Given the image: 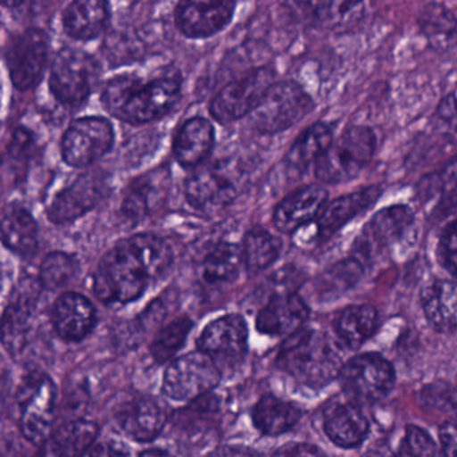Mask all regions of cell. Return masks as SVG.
<instances>
[{
    "mask_svg": "<svg viewBox=\"0 0 457 457\" xmlns=\"http://www.w3.org/2000/svg\"><path fill=\"white\" fill-rule=\"evenodd\" d=\"M128 240L145 264L152 280L160 279L170 271L173 263V250L164 237L145 232L133 235Z\"/></svg>",
    "mask_w": 457,
    "mask_h": 457,
    "instance_id": "d590c367",
    "label": "cell"
},
{
    "mask_svg": "<svg viewBox=\"0 0 457 457\" xmlns=\"http://www.w3.org/2000/svg\"><path fill=\"white\" fill-rule=\"evenodd\" d=\"M98 79L100 65L89 53L65 47L53 60L50 92L61 105L79 111L89 100Z\"/></svg>",
    "mask_w": 457,
    "mask_h": 457,
    "instance_id": "5b68a950",
    "label": "cell"
},
{
    "mask_svg": "<svg viewBox=\"0 0 457 457\" xmlns=\"http://www.w3.org/2000/svg\"><path fill=\"white\" fill-rule=\"evenodd\" d=\"M414 215L408 205H393L379 211L358 237L355 251L368 256L373 251L389 247L403 237L413 223Z\"/></svg>",
    "mask_w": 457,
    "mask_h": 457,
    "instance_id": "603a6c76",
    "label": "cell"
},
{
    "mask_svg": "<svg viewBox=\"0 0 457 457\" xmlns=\"http://www.w3.org/2000/svg\"><path fill=\"white\" fill-rule=\"evenodd\" d=\"M339 381L350 397L362 403H374L392 389L395 370L382 355L365 353L344 363Z\"/></svg>",
    "mask_w": 457,
    "mask_h": 457,
    "instance_id": "4fadbf2b",
    "label": "cell"
},
{
    "mask_svg": "<svg viewBox=\"0 0 457 457\" xmlns=\"http://www.w3.org/2000/svg\"><path fill=\"white\" fill-rule=\"evenodd\" d=\"M39 288H42L39 280H23L15 288L10 303L4 310L2 320V344L12 357L22 354L30 341Z\"/></svg>",
    "mask_w": 457,
    "mask_h": 457,
    "instance_id": "9a60e30c",
    "label": "cell"
},
{
    "mask_svg": "<svg viewBox=\"0 0 457 457\" xmlns=\"http://www.w3.org/2000/svg\"><path fill=\"white\" fill-rule=\"evenodd\" d=\"M436 187L445 204L457 203V156L446 162L436 180Z\"/></svg>",
    "mask_w": 457,
    "mask_h": 457,
    "instance_id": "7bdbcfd3",
    "label": "cell"
},
{
    "mask_svg": "<svg viewBox=\"0 0 457 457\" xmlns=\"http://www.w3.org/2000/svg\"><path fill=\"white\" fill-rule=\"evenodd\" d=\"M200 352L210 355L219 368L237 363L248 352V325L239 314H227L205 326L197 338Z\"/></svg>",
    "mask_w": 457,
    "mask_h": 457,
    "instance_id": "2e32d148",
    "label": "cell"
},
{
    "mask_svg": "<svg viewBox=\"0 0 457 457\" xmlns=\"http://www.w3.org/2000/svg\"><path fill=\"white\" fill-rule=\"evenodd\" d=\"M301 416L302 411L295 403L271 395L259 398L251 413L253 427L264 436H280L288 432L298 424Z\"/></svg>",
    "mask_w": 457,
    "mask_h": 457,
    "instance_id": "f546056e",
    "label": "cell"
},
{
    "mask_svg": "<svg viewBox=\"0 0 457 457\" xmlns=\"http://www.w3.org/2000/svg\"><path fill=\"white\" fill-rule=\"evenodd\" d=\"M309 14L317 25L325 28L338 29L349 26L350 23L360 20L363 12L362 4H349V2H330V4H307Z\"/></svg>",
    "mask_w": 457,
    "mask_h": 457,
    "instance_id": "f35d334b",
    "label": "cell"
},
{
    "mask_svg": "<svg viewBox=\"0 0 457 457\" xmlns=\"http://www.w3.org/2000/svg\"><path fill=\"white\" fill-rule=\"evenodd\" d=\"M2 242L21 258H30L38 250V224L28 208L18 203L4 205L2 212Z\"/></svg>",
    "mask_w": 457,
    "mask_h": 457,
    "instance_id": "83f0119b",
    "label": "cell"
},
{
    "mask_svg": "<svg viewBox=\"0 0 457 457\" xmlns=\"http://www.w3.org/2000/svg\"><path fill=\"white\" fill-rule=\"evenodd\" d=\"M52 323L61 338L79 342L87 338L95 328L97 312L87 296L69 291L61 294L53 304Z\"/></svg>",
    "mask_w": 457,
    "mask_h": 457,
    "instance_id": "44dd1931",
    "label": "cell"
},
{
    "mask_svg": "<svg viewBox=\"0 0 457 457\" xmlns=\"http://www.w3.org/2000/svg\"><path fill=\"white\" fill-rule=\"evenodd\" d=\"M312 109L314 103L301 85L280 81L272 85L250 114V124L262 135H275L298 124Z\"/></svg>",
    "mask_w": 457,
    "mask_h": 457,
    "instance_id": "8992f818",
    "label": "cell"
},
{
    "mask_svg": "<svg viewBox=\"0 0 457 457\" xmlns=\"http://www.w3.org/2000/svg\"><path fill=\"white\" fill-rule=\"evenodd\" d=\"M100 427L87 419L63 422L53 433L52 451L55 457H84L96 445Z\"/></svg>",
    "mask_w": 457,
    "mask_h": 457,
    "instance_id": "4dcf8cb0",
    "label": "cell"
},
{
    "mask_svg": "<svg viewBox=\"0 0 457 457\" xmlns=\"http://www.w3.org/2000/svg\"><path fill=\"white\" fill-rule=\"evenodd\" d=\"M113 417L119 429L137 443H151L159 437L168 421L164 408L149 397L130 398L119 403Z\"/></svg>",
    "mask_w": 457,
    "mask_h": 457,
    "instance_id": "ac0fdd59",
    "label": "cell"
},
{
    "mask_svg": "<svg viewBox=\"0 0 457 457\" xmlns=\"http://www.w3.org/2000/svg\"><path fill=\"white\" fill-rule=\"evenodd\" d=\"M328 194L320 184H310L291 192L275 207L272 221L282 234H295L302 227L317 221L328 205Z\"/></svg>",
    "mask_w": 457,
    "mask_h": 457,
    "instance_id": "d6986e66",
    "label": "cell"
},
{
    "mask_svg": "<svg viewBox=\"0 0 457 457\" xmlns=\"http://www.w3.org/2000/svg\"><path fill=\"white\" fill-rule=\"evenodd\" d=\"M422 309L444 333L457 331V279H436L422 290Z\"/></svg>",
    "mask_w": 457,
    "mask_h": 457,
    "instance_id": "f1b7e54d",
    "label": "cell"
},
{
    "mask_svg": "<svg viewBox=\"0 0 457 457\" xmlns=\"http://www.w3.org/2000/svg\"><path fill=\"white\" fill-rule=\"evenodd\" d=\"M114 145L113 124L105 117L74 120L63 133L61 156L71 168H87L103 159Z\"/></svg>",
    "mask_w": 457,
    "mask_h": 457,
    "instance_id": "9c48e42d",
    "label": "cell"
},
{
    "mask_svg": "<svg viewBox=\"0 0 457 457\" xmlns=\"http://www.w3.org/2000/svg\"><path fill=\"white\" fill-rule=\"evenodd\" d=\"M377 138L368 127H352L331 143L315 164L320 183L344 184L357 178L373 159Z\"/></svg>",
    "mask_w": 457,
    "mask_h": 457,
    "instance_id": "277c9868",
    "label": "cell"
},
{
    "mask_svg": "<svg viewBox=\"0 0 457 457\" xmlns=\"http://www.w3.org/2000/svg\"><path fill=\"white\" fill-rule=\"evenodd\" d=\"M243 264L245 261H243L242 247L234 243H218L203 259V279L211 285L234 282L239 277Z\"/></svg>",
    "mask_w": 457,
    "mask_h": 457,
    "instance_id": "836d02e7",
    "label": "cell"
},
{
    "mask_svg": "<svg viewBox=\"0 0 457 457\" xmlns=\"http://www.w3.org/2000/svg\"><path fill=\"white\" fill-rule=\"evenodd\" d=\"M235 2H181L175 9L178 30L189 39L216 36L231 23Z\"/></svg>",
    "mask_w": 457,
    "mask_h": 457,
    "instance_id": "e0dca14e",
    "label": "cell"
},
{
    "mask_svg": "<svg viewBox=\"0 0 457 457\" xmlns=\"http://www.w3.org/2000/svg\"><path fill=\"white\" fill-rule=\"evenodd\" d=\"M441 259L451 274L457 277V220L452 221L440 240Z\"/></svg>",
    "mask_w": 457,
    "mask_h": 457,
    "instance_id": "ee69618b",
    "label": "cell"
},
{
    "mask_svg": "<svg viewBox=\"0 0 457 457\" xmlns=\"http://www.w3.org/2000/svg\"><path fill=\"white\" fill-rule=\"evenodd\" d=\"M440 443L443 457H457V414L441 425Z\"/></svg>",
    "mask_w": 457,
    "mask_h": 457,
    "instance_id": "f6af8a7d",
    "label": "cell"
},
{
    "mask_svg": "<svg viewBox=\"0 0 457 457\" xmlns=\"http://www.w3.org/2000/svg\"><path fill=\"white\" fill-rule=\"evenodd\" d=\"M282 251V240L256 226L245 234L243 239L242 253L245 270L250 274L264 271L277 262Z\"/></svg>",
    "mask_w": 457,
    "mask_h": 457,
    "instance_id": "e575fe53",
    "label": "cell"
},
{
    "mask_svg": "<svg viewBox=\"0 0 457 457\" xmlns=\"http://www.w3.org/2000/svg\"><path fill=\"white\" fill-rule=\"evenodd\" d=\"M170 170H149L128 186L122 200V213L130 220H143L156 212L167 200L170 191Z\"/></svg>",
    "mask_w": 457,
    "mask_h": 457,
    "instance_id": "7402d4cb",
    "label": "cell"
},
{
    "mask_svg": "<svg viewBox=\"0 0 457 457\" xmlns=\"http://www.w3.org/2000/svg\"><path fill=\"white\" fill-rule=\"evenodd\" d=\"M323 428L331 441L342 448H354L365 440L369 421L354 403H334L323 414Z\"/></svg>",
    "mask_w": 457,
    "mask_h": 457,
    "instance_id": "4316f807",
    "label": "cell"
},
{
    "mask_svg": "<svg viewBox=\"0 0 457 457\" xmlns=\"http://www.w3.org/2000/svg\"><path fill=\"white\" fill-rule=\"evenodd\" d=\"M457 21L453 20L448 10L441 9L438 6H432L430 10H425L424 29L433 41H451L454 38V33H457Z\"/></svg>",
    "mask_w": 457,
    "mask_h": 457,
    "instance_id": "60d3db41",
    "label": "cell"
},
{
    "mask_svg": "<svg viewBox=\"0 0 457 457\" xmlns=\"http://www.w3.org/2000/svg\"><path fill=\"white\" fill-rule=\"evenodd\" d=\"M79 269V262L73 255L63 251H53L42 261L38 280L45 290H61L73 282Z\"/></svg>",
    "mask_w": 457,
    "mask_h": 457,
    "instance_id": "8d00e7d4",
    "label": "cell"
},
{
    "mask_svg": "<svg viewBox=\"0 0 457 457\" xmlns=\"http://www.w3.org/2000/svg\"><path fill=\"white\" fill-rule=\"evenodd\" d=\"M306 302L295 293L275 294L256 315V330L269 337H291L309 318Z\"/></svg>",
    "mask_w": 457,
    "mask_h": 457,
    "instance_id": "ffe728a7",
    "label": "cell"
},
{
    "mask_svg": "<svg viewBox=\"0 0 457 457\" xmlns=\"http://www.w3.org/2000/svg\"><path fill=\"white\" fill-rule=\"evenodd\" d=\"M378 314L370 304L346 307L337 318L336 331L339 339L350 349L362 346L376 331Z\"/></svg>",
    "mask_w": 457,
    "mask_h": 457,
    "instance_id": "d6a6232c",
    "label": "cell"
},
{
    "mask_svg": "<svg viewBox=\"0 0 457 457\" xmlns=\"http://www.w3.org/2000/svg\"><path fill=\"white\" fill-rule=\"evenodd\" d=\"M181 98V77L167 73L144 79L120 74L106 82L101 93L104 108L114 119L144 125L167 116Z\"/></svg>",
    "mask_w": 457,
    "mask_h": 457,
    "instance_id": "6da1fadb",
    "label": "cell"
},
{
    "mask_svg": "<svg viewBox=\"0 0 457 457\" xmlns=\"http://www.w3.org/2000/svg\"><path fill=\"white\" fill-rule=\"evenodd\" d=\"M277 365L306 386L322 387L339 377L344 363L341 350L330 337L302 328L286 339Z\"/></svg>",
    "mask_w": 457,
    "mask_h": 457,
    "instance_id": "7a4b0ae2",
    "label": "cell"
},
{
    "mask_svg": "<svg viewBox=\"0 0 457 457\" xmlns=\"http://www.w3.org/2000/svg\"><path fill=\"white\" fill-rule=\"evenodd\" d=\"M274 77L271 68L262 66L229 82L211 100V116L220 124L250 116L275 84Z\"/></svg>",
    "mask_w": 457,
    "mask_h": 457,
    "instance_id": "ba28073f",
    "label": "cell"
},
{
    "mask_svg": "<svg viewBox=\"0 0 457 457\" xmlns=\"http://www.w3.org/2000/svg\"><path fill=\"white\" fill-rule=\"evenodd\" d=\"M111 4L104 0H76L62 12V28L74 41L89 42L98 38L109 26Z\"/></svg>",
    "mask_w": 457,
    "mask_h": 457,
    "instance_id": "484cf974",
    "label": "cell"
},
{
    "mask_svg": "<svg viewBox=\"0 0 457 457\" xmlns=\"http://www.w3.org/2000/svg\"><path fill=\"white\" fill-rule=\"evenodd\" d=\"M271 457H326V454L312 444L288 443L277 449Z\"/></svg>",
    "mask_w": 457,
    "mask_h": 457,
    "instance_id": "bcb514c9",
    "label": "cell"
},
{
    "mask_svg": "<svg viewBox=\"0 0 457 457\" xmlns=\"http://www.w3.org/2000/svg\"><path fill=\"white\" fill-rule=\"evenodd\" d=\"M140 457H173V454L164 449H148V451L143 452Z\"/></svg>",
    "mask_w": 457,
    "mask_h": 457,
    "instance_id": "681fc988",
    "label": "cell"
},
{
    "mask_svg": "<svg viewBox=\"0 0 457 457\" xmlns=\"http://www.w3.org/2000/svg\"><path fill=\"white\" fill-rule=\"evenodd\" d=\"M186 199L194 210L215 213L228 207L237 196V178L224 162H208L195 168L187 178Z\"/></svg>",
    "mask_w": 457,
    "mask_h": 457,
    "instance_id": "7c38bea8",
    "label": "cell"
},
{
    "mask_svg": "<svg viewBox=\"0 0 457 457\" xmlns=\"http://www.w3.org/2000/svg\"><path fill=\"white\" fill-rule=\"evenodd\" d=\"M381 195V187L371 186L334 200L330 204L326 205L325 210L315 221L317 237L322 240L330 239L350 220L373 207Z\"/></svg>",
    "mask_w": 457,
    "mask_h": 457,
    "instance_id": "d4e9b609",
    "label": "cell"
},
{
    "mask_svg": "<svg viewBox=\"0 0 457 457\" xmlns=\"http://www.w3.org/2000/svg\"><path fill=\"white\" fill-rule=\"evenodd\" d=\"M12 85L21 92L41 82L50 58V38L41 29H28L9 39L4 50Z\"/></svg>",
    "mask_w": 457,
    "mask_h": 457,
    "instance_id": "30bf717a",
    "label": "cell"
},
{
    "mask_svg": "<svg viewBox=\"0 0 457 457\" xmlns=\"http://www.w3.org/2000/svg\"><path fill=\"white\" fill-rule=\"evenodd\" d=\"M333 141L330 128L322 122H315L294 141L286 154V164L291 170L303 172L310 165L317 164Z\"/></svg>",
    "mask_w": 457,
    "mask_h": 457,
    "instance_id": "1f68e13d",
    "label": "cell"
},
{
    "mask_svg": "<svg viewBox=\"0 0 457 457\" xmlns=\"http://www.w3.org/2000/svg\"><path fill=\"white\" fill-rule=\"evenodd\" d=\"M37 141L33 133L26 128H18L12 133V140L7 146V154H9L10 162H17V164H28L29 160L34 156L36 152Z\"/></svg>",
    "mask_w": 457,
    "mask_h": 457,
    "instance_id": "b9f144b4",
    "label": "cell"
},
{
    "mask_svg": "<svg viewBox=\"0 0 457 457\" xmlns=\"http://www.w3.org/2000/svg\"><path fill=\"white\" fill-rule=\"evenodd\" d=\"M89 457H130V449L121 441L104 440L96 444Z\"/></svg>",
    "mask_w": 457,
    "mask_h": 457,
    "instance_id": "7dc6e473",
    "label": "cell"
},
{
    "mask_svg": "<svg viewBox=\"0 0 457 457\" xmlns=\"http://www.w3.org/2000/svg\"><path fill=\"white\" fill-rule=\"evenodd\" d=\"M215 145V128L204 117L187 120L173 138L172 154L179 165L183 168H197L205 160Z\"/></svg>",
    "mask_w": 457,
    "mask_h": 457,
    "instance_id": "cb8c5ba5",
    "label": "cell"
},
{
    "mask_svg": "<svg viewBox=\"0 0 457 457\" xmlns=\"http://www.w3.org/2000/svg\"><path fill=\"white\" fill-rule=\"evenodd\" d=\"M221 381V369L205 353L191 352L168 366L162 379V392L180 403H194L212 392Z\"/></svg>",
    "mask_w": 457,
    "mask_h": 457,
    "instance_id": "52a82bcc",
    "label": "cell"
},
{
    "mask_svg": "<svg viewBox=\"0 0 457 457\" xmlns=\"http://www.w3.org/2000/svg\"><path fill=\"white\" fill-rule=\"evenodd\" d=\"M454 108H456V113H457V101H456V104H454Z\"/></svg>",
    "mask_w": 457,
    "mask_h": 457,
    "instance_id": "f907efd6",
    "label": "cell"
},
{
    "mask_svg": "<svg viewBox=\"0 0 457 457\" xmlns=\"http://www.w3.org/2000/svg\"><path fill=\"white\" fill-rule=\"evenodd\" d=\"M151 275L129 240H120L97 264L93 275L96 296L106 304H127L145 293Z\"/></svg>",
    "mask_w": 457,
    "mask_h": 457,
    "instance_id": "3957f363",
    "label": "cell"
},
{
    "mask_svg": "<svg viewBox=\"0 0 457 457\" xmlns=\"http://www.w3.org/2000/svg\"><path fill=\"white\" fill-rule=\"evenodd\" d=\"M54 382L46 374L31 377L20 393V428L23 437L42 445L52 435L55 419Z\"/></svg>",
    "mask_w": 457,
    "mask_h": 457,
    "instance_id": "8fae6325",
    "label": "cell"
},
{
    "mask_svg": "<svg viewBox=\"0 0 457 457\" xmlns=\"http://www.w3.org/2000/svg\"><path fill=\"white\" fill-rule=\"evenodd\" d=\"M108 179L92 170L82 173L71 186L61 189L47 207V218L57 226H68L95 210L108 195Z\"/></svg>",
    "mask_w": 457,
    "mask_h": 457,
    "instance_id": "5bb4252c",
    "label": "cell"
},
{
    "mask_svg": "<svg viewBox=\"0 0 457 457\" xmlns=\"http://www.w3.org/2000/svg\"><path fill=\"white\" fill-rule=\"evenodd\" d=\"M362 457H397L395 454V452L392 451L389 445L384 441H379V443L374 444L373 446L368 449V451L363 453Z\"/></svg>",
    "mask_w": 457,
    "mask_h": 457,
    "instance_id": "c3c4849f",
    "label": "cell"
},
{
    "mask_svg": "<svg viewBox=\"0 0 457 457\" xmlns=\"http://www.w3.org/2000/svg\"><path fill=\"white\" fill-rule=\"evenodd\" d=\"M194 328L191 318L179 317L160 328L151 344V354L157 363H164L175 357L184 346Z\"/></svg>",
    "mask_w": 457,
    "mask_h": 457,
    "instance_id": "74e56055",
    "label": "cell"
},
{
    "mask_svg": "<svg viewBox=\"0 0 457 457\" xmlns=\"http://www.w3.org/2000/svg\"><path fill=\"white\" fill-rule=\"evenodd\" d=\"M397 457H436V446L427 432L419 427H408L401 441Z\"/></svg>",
    "mask_w": 457,
    "mask_h": 457,
    "instance_id": "ab89813d",
    "label": "cell"
}]
</instances>
